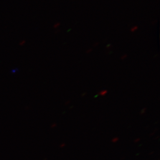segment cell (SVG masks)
I'll return each mask as SVG.
<instances>
[{"mask_svg":"<svg viewBox=\"0 0 160 160\" xmlns=\"http://www.w3.org/2000/svg\"><path fill=\"white\" fill-rule=\"evenodd\" d=\"M99 44V43L98 42H97L96 44H94V46H96L98 45Z\"/></svg>","mask_w":160,"mask_h":160,"instance_id":"cell-6","label":"cell"},{"mask_svg":"<svg viewBox=\"0 0 160 160\" xmlns=\"http://www.w3.org/2000/svg\"><path fill=\"white\" fill-rule=\"evenodd\" d=\"M118 138H115L114 139H112V142H116L117 141H118Z\"/></svg>","mask_w":160,"mask_h":160,"instance_id":"cell-4","label":"cell"},{"mask_svg":"<svg viewBox=\"0 0 160 160\" xmlns=\"http://www.w3.org/2000/svg\"><path fill=\"white\" fill-rule=\"evenodd\" d=\"M91 51H92V49H88V50L87 51V53H90L91 52Z\"/></svg>","mask_w":160,"mask_h":160,"instance_id":"cell-5","label":"cell"},{"mask_svg":"<svg viewBox=\"0 0 160 160\" xmlns=\"http://www.w3.org/2000/svg\"><path fill=\"white\" fill-rule=\"evenodd\" d=\"M127 57H128V56H127V54H123V56H121V60H124V59H126L127 58Z\"/></svg>","mask_w":160,"mask_h":160,"instance_id":"cell-3","label":"cell"},{"mask_svg":"<svg viewBox=\"0 0 160 160\" xmlns=\"http://www.w3.org/2000/svg\"><path fill=\"white\" fill-rule=\"evenodd\" d=\"M138 29V27L137 26H134L132 27L131 28V30L130 31H131L132 32H134L135 31H136Z\"/></svg>","mask_w":160,"mask_h":160,"instance_id":"cell-1","label":"cell"},{"mask_svg":"<svg viewBox=\"0 0 160 160\" xmlns=\"http://www.w3.org/2000/svg\"><path fill=\"white\" fill-rule=\"evenodd\" d=\"M107 91L106 90H105L101 91V92L99 93V94L100 95H102V96H104V95H105L106 94H107Z\"/></svg>","mask_w":160,"mask_h":160,"instance_id":"cell-2","label":"cell"}]
</instances>
